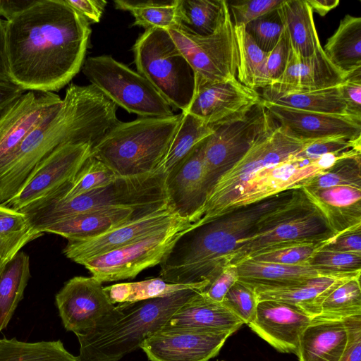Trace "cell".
I'll list each match as a JSON object with an SVG mask.
<instances>
[{
    "instance_id": "obj_49",
    "label": "cell",
    "mask_w": 361,
    "mask_h": 361,
    "mask_svg": "<svg viewBox=\"0 0 361 361\" xmlns=\"http://www.w3.org/2000/svg\"><path fill=\"white\" fill-rule=\"evenodd\" d=\"M284 0H237L227 1L234 26H245L251 21L277 9Z\"/></svg>"
},
{
    "instance_id": "obj_43",
    "label": "cell",
    "mask_w": 361,
    "mask_h": 361,
    "mask_svg": "<svg viewBox=\"0 0 361 361\" xmlns=\"http://www.w3.org/2000/svg\"><path fill=\"white\" fill-rule=\"evenodd\" d=\"M340 185L361 187V150L351 149L310 179L301 188L319 190Z\"/></svg>"
},
{
    "instance_id": "obj_53",
    "label": "cell",
    "mask_w": 361,
    "mask_h": 361,
    "mask_svg": "<svg viewBox=\"0 0 361 361\" xmlns=\"http://www.w3.org/2000/svg\"><path fill=\"white\" fill-rule=\"evenodd\" d=\"M321 249L345 252H361V224L337 233L328 240Z\"/></svg>"
},
{
    "instance_id": "obj_16",
    "label": "cell",
    "mask_w": 361,
    "mask_h": 361,
    "mask_svg": "<svg viewBox=\"0 0 361 361\" xmlns=\"http://www.w3.org/2000/svg\"><path fill=\"white\" fill-rule=\"evenodd\" d=\"M188 113L212 128L243 116L263 99L257 90L242 84L236 78L218 82L195 80Z\"/></svg>"
},
{
    "instance_id": "obj_52",
    "label": "cell",
    "mask_w": 361,
    "mask_h": 361,
    "mask_svg": "<svg viewBox=\"0 0 361 361\" xmlns=\"http://www.w3.org/2000/svg\"><path fill=\"white\" fill-rule=\"evenodd\" d=\"M338 87L348 114L361 118V67L347 72Z\"/></svg>"
},
{
    "instance_id": "obj_3",
    "label": "cell",
    "mask_w": 361,
    "mask_h": 361,
    "mask_svg": "<svg viewBox=\"0 0 361 361\" xmlns=\"http://www.w3.org/2000/svg\"><path fill=\"white\" fill-rule=\"evenodd\" d=\"M300 191L301 188L291 189L233 209L190 229L160 264L159 277L171 283L209 285L227 266L239 243L253 233L267 214Z\"/></svg>"
},
{
    "instance_id": "obj_51",
    "label": "cell",
    "mask_w": 361,
    "mask_h": 361,
    "mask_svg": "<svg viewBox=\"0 0 361 361\" xmlns=\"http://www.w3.org/2000/svg\"><path fill=\"white\" fill-rule=\"evenodd\" d=\"M290 52V45L288 37L283 29L279 42L267 55L266 64L267 87L276 84L282 76L288 63Z\"/></svg>"
},
{
    "instance_id": "obj_17",
    "label": "cell",
    "mask_w": 361,
    "mask_h": 361,
    "mask_svg": "<svg viewBox=\"0 0 361 361\" xmlns=\"http://www.w3.org/2000/svg\"><path fill=\"white\" fill-rule=\"evenodd\" d=\"M92 147L88 142L61 145L37 166L20 192L3 205L19 211L71 182L90 157Z\"/></svg>"
},
{
    "instance_id": "obj_59",
    "label": "cell",
    "mask_w": 361,
    "mask_h": 361,
    "mask_svg": "<svg viewBox=\"0 0 361 361\" xmlns=\"http://www.w3.org/2000/svg\"><path fill=\"white\" fill-rule=\"evenodd\" d=\"M0 78L10 79L6 43V20L0 18Z\"/></svg>"
},
{
    "instance_id": "obj_46",
    "label": "cell",
    "mask_w": 361,
    "mask_h": 361,
    "mask_svg": "<svg viewBox=\"0 0 361 361\" xmlns=\"http://www.w3.org/2000/svg\"><path fill=\"white\" fill-rule=\"evenodd\" d=\"M326 241L280 245L258 253L249 259L287 265L308 264L313 255L321 249Z\"/></svg>"
},
{
    "instance_id": "obj_12",
    "label": "cell",
    "mask_w": 361,
    "mask_h": 361,
    "mask_svg": "<svg viewBox=\"0 0 361 361\" xmlns=\"http://www.w3.org/2000/svg\"><path fill=\"white\" fill-rule=\"evenodd\" d=\"M277 125L262 100L241 118L213 127L204 149L207 195L218 179Z\"/></svg>"
},
{
    "instance_id": "obj_7",
    "label": "cell",
    "mask_w": 361,
    "mask_h": 361,
    "mask_svg": "<svg viewBox=\"0 0 361 361\" xmlns=\"http://www.w3.org/2000/svg\"><path fill=\"white\" fill-rule=\"evenodd\" d=\"M335 235L301 189L293 199L267 214L256 231L239 243L227 265H236L274 247L324 242Z\"/></svg>"
},
{
    "instance_id": "obj_58",
    "label": "cell",
    "mask_w": 361,
    "mask_h": 361,
    "mask_svg": "<svg viewBox=\"0 0 361 361\" xmlns=\"http://www.w3.org/2000/svg\"><path fill=\"white\" fill-rule=\"evenodd\" d=\"M37 0H0V16L9 20L17 14L25 11L36 2Z\"/></svg>"
},
{
    "instance_id": "obj_37",
    "label": "cell",
    "mask_w": 361,
    "mask_h": 361,
    "mask_svg": "<svg viewBox=\"0 0 361 361\" xmlns=\"http://www.w3.org/2000/svg\"><path fill=\"white\" fill-rule=\"evenodd\" d=\"M295 71L296 92L312 91L338 85L346 75L329 61L322 46L308 58L299 59L296 56Z\"/></svg>"
},
{
    "instance_id": "obj_20",
    "label": "cell",
    "mask_w": 361,
    "mask_h": 361,
    "mask_svg": "<svg viewBox=\"0 0 361 361\" xmlns=\"http://www.w3.org/2000/svg\"><path fill=\"white\" fill-rule=\"evenodd\" d=\"M180 219L183 218L168 204L97 236L68 240L63 252L69 259L81 264L85 260L149 235Z\"/></svg>"
},
{
    "instance_id": "obj_28",
    "label": "cell",
    "mask_w": 361,
    "mask_h": 361,
    "mask_svg": "<svg viewBox=\"0 0 361 361\" xmlns=\"http://www.w3.org/2000/svg\"><path fill=\"white\" fill-rule=\"evenodd\" d=\"M348 279H350L319 276L287 287L254 290L258 301L288 303L314 319L320 314L322 304L327 295Z\"/></svg>"
},
{
    "instance_id": "obj_54",
    "label": "cell",
    "mask_w": 361,
    "mask_h": 361,
    "mask_svg": "<svg viewBox=\"0 0 361 361\" xmlns=\"http://www.w3.org/2000/svg\"><path fill=\"white\" fill-rule=\"evenodd\" d=\"M238 279L237 267L227 265L202 292L209 299L221 302Z\"/></svg>"
},
{
    "instance_id": "obj_56",
    "label": "cell",
    "mask_w": 361,
    "mask_h": 361,
    "mask_svg": "<svg viewBox=\"0 0 361 361\" xmlns=\"http://www.w3.org/2000/svg\"><path fill=\"white\" fill-rule=\"evenodd\" d=\"M65 1L88 23H99L106 4L104 0H65Z\"/></svg>"
},
{
    "instance_id": "obj_55",
    "label": "cell",
    "mask_w": 361,
    "mask_h": 361,
    "mask_svg": "<svg viewBox=\"0 0 361 361\" xmlns=\"http://www.w3.org/2000/svg\"><path fill=\"white\" fill-rule=\"evenodd\" d=\"M347 342L340 361H361V315L343 319Z\"/></svg>"
},
{
    "instance_id": "obj_10",
    "label": "cell",
    "mask_w": 361,
    "mask_h": 361,
    "mask_svg": "<svg viewBox=\"0 0 361 361\" xmlns=\"http://www.w3.org/2000/svg\"><path fill=\"white\" fill-rule=\"evenodd\" d=\"M82 70L91 85L128 113L140 117L174 115L173 109L145 78L111 56L88 57Z\"/></svg>"
},
{
    "instance_id": "obj_50",
    "label": "cell",
    "mask_w": 361,
    "mask_h": 361,
    "mask_svg": "<svg viewBox=\"0 0 361 361\" xmlns=\"http://www.w3.org/2000/svg\"><path fill=\"white\" fill-rule=\"evenodd\" d=\"M351 149L361 150V138L350 140L343 137H330L310 140L299 153L307 159H317L329 154H339Z\"/></svg>"
},
{
    "instance_id": "obj_4",
    "label": "cell",
    "mask_w": 361,
    "mask_h": 361,
    "mask_svg": "<svg viewBox=\"0 0 361 361\" xmlns=\"http://www.w3.org/2000/svg\"><path fill=\"white\" fill-rule=\"evenodd\" d=\"M198 291L185 289L152 299L118 303L88 333L76 336L81 361H119L161 329Z\"/></svg>"
},
{
    "instance_id": "obj_8",
    "label": "cell",
    "mask_w": 361,
    "mask_h": 361,
    "mask_svg": "<svg viewBox=\"0 0 361 361\" xmlns=\"http://www.w3.org/2000/svg\"><path fill=\"white\" fill-rule=\"evenodd\" d=\"M137 72L172 108L185 111L193 96L195 73L169 32L145 30L133 47Z\"/></svg>"
},
{
    "instance_id": "obj_13",
    "label": "cell",
    "mask_w": 361,
    "mask_h": 361,
    "mask_svg": "<svg viewBox=\"0 0 361 361\" xmlns=\"http://www.w3.org/2000/svg\"><path fill=\"white\" fill-rule=\"evenodd\" d=\"M167 31L193 70L195 80L218 82L236 78L238 50L229 11L209 35H194L179 26Z\"/></svg>"
},
{
    "instance_id": "obj_29",
    "label": "cell",
    "mask_w": 361,
    "mask_h": 361,
    "mask_svg": "<svg viewBox=\"0 0 361 361\" xmlns=\"http://www.w3.org/2000/svg\"><path fill=\"white\" fill-rule=\"evenodd\" d=\"M235 266L238 281L253 290L287 287L319 276L309 264L287 265L247 259Z\"/></svg>"
},
{
    "instance_id": "obj_33",
    "label": "cell",
    "mask_w": 361,
    "mask_h": 361,
    "mask_svg": "<svg viewBox=\"0 0 361 361\" xmlns=\"http://www.w3.org/2000/svg\"><path fill=\"white\" fill-rule=\"evenodd\" d=\"M30 258L19 251L0 270V331L6 329L23 298L30 279Z\"/></svg>"
},
{
    "instance_id": "obj_31",
    "label": "cell",
    "mask_w": 361,
    "mask_h": 361,
    "mask_svg": "<svg viewBox=\"0 0 361 361\" xmlns=\"http://www.w3.org/2000/svg\"><path fill=\"white\" fill-rule=\"evenodd\" d=\"M322 48L329 61L344 73L361 67V18L345 15Z\"/></svg>"
},
{
    "instance_id": "obj_57",
    "label": "cell",
    "mask_w": 361,
    "mask_h": 361,
    "mask_svg": "<svg viewBox=\"0 0 361 361\" xmlns=\"http://www.w3.org/2000/svg\"><path fill=\"white\" fill-rule=\"evenodd\" d=\"M25 92L11 80L0 78V116Z\"/></svg>"
},
{
    "instance_id": "obj_39",
    "label": "cell",
    "mask_w": 361,
    "mask_h": 361,
    "mask_svg": "<svg viewBox=\"0 0 361 361\" xmlns=\"http://www.w3.org/2000/svg\"><path fill=\"white\" fill-rule=\"evenodd\" d=\"M117 176L103 162L90 155L70 183L36 202L68 201L106 185Z\"/></svg>"
},
{
    "instance_id": "obj_18",
    "label": "cell",
    "mask_w": 361,
    "mask_h": 361,
    "mask_svg": "<svg viewBox=\"0 0 361 361\" xmlns=\"http://www.w3.org/2000/svg\"><path fill=\"white\" fill-rule=\"evenodd\" d=\"M55 299L64 328L75 336L90 331L115 306L92 276L69 279Z\"/></svg>"
},
{
    "instance_id": "obj_6",
    "label": "cell",
    "mask_w": 361,
    "mask_h": 361,
    "mask_svg": "<svg viewBox=\"0 0 361 361\" xmlns=\"http://www.w3.org/2000/svg\"><path fill=\"white\" fill-rule=\"evenodd\" d=\"M166 174L161 171L117 176L101 188L68 201L35 202L23 207L31 227L41 231L71 216L102 209L161 207L169 204Z\"/></svg>"
},
{
    "instance_id": "obj_5",
    "label": "cell",
    "mask_w": 361,
    "mask_h": 361,
    "mask_svg": "<svg viewBox=\"0 0 361 361\" xmlns=\"http://www.w3.org/2000/svg\"><path fill=\"white\" fill-rule=\"evenodd\" d=\"M182 116L181 112L171 116L140 117L128 122L118 121L92 147L91 155L118 176L157 171Z\"/></svg>"
},
{
    "instance_id": "obj_30",
    "label": "cell",
    "mask_w": 361,
    "mask_h": 361,
    "mask_svg": "<svg viewBox=\"0 0 361 361\" xmlns=\"http://www.w3.org/2000/svg\"><path fill=\"white\" fill-rule=\"evenodd\" d=\"M277 11L293 54L299 59L312 56L322 45L307 1L284 0Z\"/></svg>"
},
{
    "instance_id": "obj_44",
    "label": "cell",
    "mask_w": 361,
    "mask_h": 361,
    "mask_svg": "<svg viewBox=\"0 0 361 361\" xmlns=\"http://www.w3.org/2000/svg\"><path fill=\"white\" fill-rule=\"evenodd\" d=\"M356 315H361L360 277L348 279L333 290L323 301L317 317L343 320Z\"/></svg>"
},
{
    "instance_id": "obj_42",
    "label": "cell",
    "mask_w": 361,
    "mask_h": 361,
    "mask_svg": "<svg viewBox=\"0 0 361 361\" xmlns=\"http://www.w3.org/2000/svg\"><path fill=\"white\" fill-rule=\"evenodd\" d=\"M42 235L31 227L23 213L0 205V254L6 261Z\"/></svg>"
},
{
    "instance_id": "obj_9",
    "label": "cell",
    "mask_w": 361,
    "mask_h": 361,
    "mask_svg": "<svg viewBox=\"0 0 361 361\" xmlns=\"http://www.w3.org/2000/svg\"><path fill=\"white\" fill-rule=\"evenodd\" d=\"M307 141L300 140L277 125L257 142L209 192L192 228L224 214L245 184L259 171L287 160L301 152Z\"/></svg>"
},
{
    "instance_id": "obj_27",
    "label": "cell",
    "mask_w": 361,
    "mask_h": 361,
    "mask_svg": "<svg viewBox=\"0 0 361 361\" xmlns=\"http://www.w3.org/2000/svg\"><path fill=\"white\" fill-rule=\"evenodd\" d=\"M166 324L234 333L243 322L221 302L214 301L202 291H198L171 317Z\"/></svg>"
},
{
    "instance_id": "obj_61",
    "label": "cell",
    "mask_w": 361,
    "mask_h": 361,
    "mask_svg": "<svg viewBox=\"0 0 361 361\" xmlns=\"http://www.w3.org/2000/svg\"><path fill=\"white\" fill-rule=\"evenodd\" d=\"M6 261L0 254V270L3 267V266L6 263Z\"/></svg>"
},
{
    "instance_id": "obj_15",
    "label": "cell",
    "mask_w": 361,
    "mask_h": 361,
    "mask_svg": "<svg viewBox=\"0 0 361 361\" xmlns=\"http://www.w3.org/2000/svg\"><path fill=\"white\" fill-rule=\"evenodd\" d=\"M233 334L165 324L140 348L150 361H209Z\"/></svg>"
},
{
    "instance_id": "obj_41",
    "label": "cell",
    "mask_w": 361,
    "mask_h": 361,
    "mask_svg": "<svg viewBox=\"0 0 361 361\" xmlns=\"http://www.w3.org/2000/svg\"><path fill=\"white\" fill-rule=\"evenodd\" d=\"M178 128L159 171L169 173L200 142L213 133V128L199 118L183 113Z\"/></svg>"
},
{
    "instance_id": "obj_47",
    "label": "cell",
    "mask_w": 361,
    "mask_h": 361,
    "mask_svg": "<svg viewBox=\"0 0 361 361\" xmlns=\"http://www.w3.org/2000/svg\"><path fill=\"white\" fill-rule=\"evenodd\" d=\"M277 9L245 26L256 44L266 53L271 51L276 46L284 29Z\"/></svg>"
},
{
    "instance_id": "obj_32",
    "label": "cell",
    "mask_w": 361,
    "mask_h": 361,
    "mask_svg": "<svg viewBox=\"0 0 361 361\" xmlns=\"http://www.w3.org/2000/svg\"><path fill=\"white\" fill-rule=\"evenodd\" d=\"M260 96L264 101L294 109L348 114L338 85L322 90L285 94L277 93L265 87L262 89Z\"/></svg>"
},
{
    "instance_id": "obj_21",
    "label": "cell",
    "mask_w": 361,
    "mask_h": 361,
    "mask_svg": "<svg viewBox=\"0 0 361 361\" xmlns=\"http://www.w3.org/2000/svg\"><path fill=\"white\" fill-rule=\"evenodd\" d=\"M264 104L279 126L303 141L330 137L361 138V118L298 110L264 100Z\"/></svg>"
},
{
    "instance_id": "obj_1",
    "label": "cell",
    "mask_w": 361,
    "mask_h": 361,
    "mask_svg": "<svg viewBox=\"0 0 361 361\" xmlns=\"http://www.w3.org/2000/svg\"><path fill=\"white\" fill-rule=\"evenodd\" d=\"M90 32L65 0H37L6 20L11 80L25 91H59L82 67Z\"/></svg>"
},
{
    "instance_id": "obj_24",
    "label": "cell",
    "mask_w": 361,
    "mask_h": 361,
    "mask_svg": "<svg viewBox=\"0 0 361 361\" xmlns=\"http://www.w3.org/2000/svg\"><path fill=\"white\" fill-rule=\"evenodd\" d=\"M163 207L138 209L114 207L91 211L50 225L43 228L41 233L56 234L68 240L92 238Z\"/></svg>"
},
{
    "instance_id": "obj_60",
    "label": "cell",
    "mask_w": 361,
    "mask_h": 361,
    "mask_svg": "<svg viewBox=\"0 0 361 361\" xmlns=\"http://www.w3.org/2000/svg\"><path fill=\"white\" fill-rule=\"evenodd\" d=\"M312 11L321 16H324L328 12L336 8L340 3L339 0H306Z\"/></svg>"
},
{
    "instance_id": "obj_36",
    "label": "cell",
    "mask_w": 361,
    "mask_h": 361,
    "mask_svg": "<svg viewBox=\"0 0 361 361\" xmlns=\"http://www.w3.org/2000/svg\"><path fill=\"white\" fill-rule=\"evenodd\" d=\"M116 8L129 11L135 18L133 25L145 30H170L180 25L179 0H116Z\"/></svg>"
},
{
    "instance_id": "obj_48",
    "label": "cell",
    "mask_w": 361,
    "mask_h": 361,
    "mask_svg": "<svg viewBox=\"0 0 361 361\" xmlns=\"http://www.w3.org/2000/svg\"><path fill=\"white\" fill-rule=\"evenodd\" d=\"M258 302L255 290L237 281L229 289L221 303L243 324H248L255 318Z\"/></svg>"
},
{
    "instance_id": "obj_34",
    "label": "cell",
    "mask_w": 361,
    "mask_h": 361,
    "mask_svg": "<svg viewBox=\"0 0 361 361\" xmlns=\"http://www.w3.org/2000/svg\"><path fill=\"white\" fill-rule=\"evenodd\" d=\"M179 27L197 35L212 34L229 11L225 0H179Z\"/></svg>"
},
{
    "instance_id": "obj_19",
    "label": "cell",
    "mask_w": 361,
    "mask_h": 361,
    "mask_svg": "<svg viewBox=\"0 0 361 361\" xmlns=\"http://www.w3.org/2000/svg\"><path fill=\"white\" fill-rule=\"evenodd\" d=\"M61 103L52 92L28 90L5 110L0 116V170L32 130Z\"/></svg>"
},
{
    "instance_id": "obj_38",
    "label": "cell",
    "mask_w": 361,
    "mask_h": 361,
    "mask_svg": "<svg viewBox=\"0 0 361 361\" xmlns=\"http://www.w3.org/2000/svg\"><path fill=\"white\" fill-rule=\"evenodd\" d=\"M238 50L236 78L252 89L267 87L266 64L268 53L262 51L245 30V26H234Z\"/></svg>"
},
{
    "instance_id": "obj_22",
    "label": "cell",
    "mask_w": 361,
    "mask_h": 361,
    "mask_svg": "<svg viewBox=\"0 0 361 361\" xmlns=\"http://www.w3.org/2000/svg\"><path fill=\"white\" fill-rule=\"evenodd\" d=\"M312 319L300 309L275 300H260L247 325L261 338L283 353H298L300 336Z\"/></svg>"
},
{
    "instance_id": "obj_11",
    "label": "cell",
    "mask_w": 361,
    "mask_h": 361,
    "mask_svg": "<svg viewBox=\"0 0 361 361\" xmlns=\"http://www.w3.org/2000/svg\"><path fill=\"white\" fill-rule=\"evenodd\" d=\"M192 225L189 220L180 219L128 245L85 260L81 265L102 283L134 279L143 270L160 264Z\"/></svg>"
},
{
    "instance_id": "obj_26",
    "label": "cell",
    "mask_w": 361,
    "mask_h": 361,
    "mask_svg": "<svg viewBox=\"0 0 361 361\" xmlns=\"http://www.w3.org/2000/svg\"><path fill=\"white\" fill-rule=\"evenodd\" d=\"M347 342L343 320L316 317L302 332L299 361H340Z\"/></svg>"
},
{
    "instance_id": "obj_14",
    "label": "cell",
    "mask_w": 361,
    "mask_h": 361,
    "mask_svg": "<svg viewBox=\"0 0 361 361\" xmlns=\"http://www.w3.org/2000/svg\"><path fill=\"white\" fill-rule=\"evenodd\" d=\"M346 152L329 154L317 159H304L298 153L287 160L264 168L245 184L226 212L286 190L301 188L310 179L331 166Z\"/></svg>"
},
{
    "instance_id": "obj_25",
    "label": "cell",
    "mask_w": 361,
    "mask_h": 361,
    "mask_svg": "<svg viewBox=\"0 0 361 361\" xmlns=\"http://www.w3.org/2000/svg\"><path fill=\"white\" fill-rule=\"evenodd\" d=\"M336 235L361 224V187L340 185L319 190L301 188Z\"/></svg>"
},
{
    "instance_id": "obj_40",
    "label": "cell",
    "mask_w": 361,
    "mask_h": 361,
    "mask_svg": "<svg viewBox=\"0 0 361 361\" xmlns=\"http://www.w3.org/2000/svg\"><path fill=\"white\" fill-rule=\"evenodd\" d=\"M0 361H81L69 353L60 341L27 343L0 338Z\"/></svg>"
},
{
    "instance_id": "obj_45",
    "label": "cell",
    "mask_w": 361,
    "mask_h": 361,
    "mask_svg": "<svg viewBox=\"0 0 361 361\" xmlns=\"http://www.w3.org/2000/svg\"><path fill=\"white\" fill-rule=\"evenodd\" d=\"M319 276L341 279L360 277L361 252L319 249L308 262Z\"/></svg>"
},
{
    "instance_id": "obj_35",
    "label": "cell",
    "mask_w": 361,
    "mask_h": 361,
    "mask_svg": "<svg viewBox=\"0 0 361 361\" xmlns=\"http://www.w3.org/2000/svg\"><path fill=\"white\" fill-rule=\"evenodd\" d=\"M207 286V283H171L157 277L135 282L113 284L104 287V291L110 302L115 305L164 297L185 289L203 290Z\"/></svg>"
},
{
    "instance_id": "obj_2",
    "label": "cell",
    "mask_w": 361,
    "mask_h": 361,
    "mask_svg": "<svg viewBox=\"0 0 361 361\" xmlns=\"http://www.w3.org/2000/svg\"><path fill=\"white\" fill-rule=\"evenodd\" d=\"M117 106L95 86L71 84L61 105L27 135L0 170V205L15 197L37 166L61 145L94 146L118 120Z\"/></svg>"
},
{
    "instance_id": "obj_23",
    "label": "cell",
    "mask_w": 361,
    "mask_h": 361,
    "mask_svg": "<svg viewBox=\"0 0 361 361\" xmlns=\"http://www.w3.org/2000/svg\"><path fill=\"white\" fill-rule=\"evenodd\" d=\"M206 140L166 174L169 204L180 217L192 224L197 221L207 195L204 165Z\"/></svg>"
}]
</instances>
